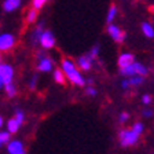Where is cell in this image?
<instances>
[{
	"label": "cell",
	"mask_w": 154,
	"mask_h": 154,
	"mask_svg": "<svg viewBox=\"0 0 154 154\" xmlns=\"http://www.w3.org/2000/svg\"><path fill=\"white\" fill-rule=\"evenodd\" d=\"M107 33H109L110 37H112L116 43H122V42H124L125 33L122 32L119 26L113 25V23H109V26H107Z\"/></svg>",
	"instance_id": "obj_7"
},
{
	"label": "cell",
	"mask_w": 154,
	"mask_h": 154,
	"mask_svg": "<svg viewBox=\"0 0 154 154\" xmlns=\"http://www.w3.org/2000/svg\"><path fill=\"white\" fill-rule=\"evenodd\" d=\"M121 73L124 74V76H144V74L147 73V69L142 63L134 62V63H131L129 66L122 67Z\"/></svg>",
	"instance_id": "obj_2"
},
{
	"label": "cell",
	"mask_w": 154,
	"mask_h": 154,
	"mask_svg": "<svg viewBox=\"0 0 154 154\" xmlns=\"http://www.w3.org/2000/svg\"><path fill=\"white\" fill-rule=\"evenodd\" d=\"M0 63H2V52H0Z\"/></svg>",
	"instance_id": "obj_32"
},
{
	"label": "cell",
	"mask_w": 154,
	"mask_h": 154,
	"mask_svg": "<svg viewBox=\"0 0 154 154\" xmlns=\"http://www.w3.org/2000/svg\"><path fill=\"white\" fill-rule=\"evenodd\" d=\"M142 32H143V35L146 36V37H149V38L154 37V28L149 22L142 23Z\"/></svg>",
	"instance_id": "obj_14"
},
{
	"label": "cell",
	"mask_w": 154,
	"mask_h": 154,
	"mask_svg": "<svg viewBox=\"0 0 154 154\" xmlns=\"http://www.w3.org/2000/svg\"><path fill=\"white\" fill-rule=\"evenodd\" d=\"M43 25H37L35 28V30L32 32V43H38V38H40V35L43 33Z\"/></svg>",
	"instance_id": "obj_15"
},
{
	"label": "cell",
	"mask_w": 154,
	"mask_h": 154,
	"mask_svg": "<svg viewBox=\"0 0 154 154\" xmlns=\"http://www.w3.org/2000/svg\"><path fill=\"white\" fill-rule=\"evenodd\" d=\"M7 151H8V154H25V147H23L22 142L8 140V144H7Z\"/></svg>",
	"instance_id": "obj_9"
},
{
	"label": "cell",
	"mask_w": 154,
	"mask_h": 154,
	"mask_svg": "<svg viewBox=\"0 0 154 154\" xmlns=\"http://www.w3.org/2000/svg\"><path fill=\"white\" fill-rule=\"evenodd\" d=\"M116 15H117V7L113 4V6H110L109 11H107V15H106V21H107V23H112L113 19L116 18Z\"/></svg>",
	"instance_id": "obj_16"
},
{
	"label": "cell",
	"mask_w": 154,
	"mask_h": 154,
	"mask_svg": "<svg viewBox=\"0 0 154 154\" xmlns=\"http://www.w3.org/2000/svg\"><path fill=\"white\" fill-rule=\"evenodd\" d=\"M144 116H151V112H150V110H147V112H144Z\"/></svg>",
	"instance_id": "obj_31"
},
{
	"label": "cell",
	"mask_w": 154,
	"mask_h": 154,
	"mask_svg": "<svg viewBox=\"0 0 154 154\" xmlns=\"http://www.w3.org/2000/svg\"><path fill=\"white\" fill-rule=\"evenodd\" d=\"M132 131L135 132V134H138V135H140L142 134V131H143V125L140 124V122H136V124L132 127Z\"/></svg>",
	"instance_id": "obj_23"
},
{
	"label": "cell",
	"mask_w": 154,
	"mask_h": 154,
	"mask_svg": "<svg viewBox=\"0 0 154 154\" xmlns=\"http://www.w3.org/2000/svg\"><path fill=\"white\" fill-rule=\"evenodd\" d=\"M150 99H151V98H150L149 95H144V96H143V102H144V103H150Z\"/></svg>",
	"instance_id": "obj_27"
},
{
	"label": "cell",
	"mask_w": 154,
	"mask_h": 154,
	"mask_svg": "<svg viewBox=\"0 0 154 154\" xmlns=\"http://www.w3.org/2000/svg\"><path fill=\"white\" fill-rule=\"evenodd\" d=\"M120 120H121V121H125V120H128V114H121Z\"/></svg>",
	"instance_id": "obj_28"
},
{
	"label": "cell",
	"mask_w": 154,
	"mask_h": 154,
	"mask_svg": "<svg viewBox=\"0 0 154 154\" xmlns=\"http://www.w3.org/2000/svg\"><path fill=\"white\" fill-rule=\"evenodd\" d=\"M87 94H88V95H95L96 91L94 90V88H88V90H87Z\"/></svg>",
	"instance_id": "obj_26"
},
{
	"label": "cell",
	"mask_w": 154,
	"mask_h": 154,
	"mask_svg": "<svg viewBox=\"0 0 154 154\" xmlns=\"http://www.w3.org/2000/svg\"><path fill=\"white\" fill-rule=\"evenodd\" d=\"M37 83V77H32V81H30V88H35V84Z\"/></svg>",
	"instance_id": "obj_25"
},
{
	"label": "cell",
	"mask_w": 154,
	"mask_h": 154,
	"mask_svg": "<svg viewBox=\"0 0 154 154\" xmlns=\"http://www.w3.org/2000/svg\"><path fill=\"white\" fill-rule=\"evenodd\" d=\"M62 72L65 73V77L69 79V81L76 85H84V79L80 74V72L77 70V66L72 59L69 58H63L62 59Z\"/></svg>",
	"instance_id": "obj_1"
},
{
	"label": "cell",
	"mask_w": 154,
	"mask_h": 154,
	"mask_svg": "<svg viewBox=\"0 0 154 154\" xmlns=\"http://www.w3.org/2000/svg\"><path fill=\"white\" fill-rule=\"evenodd\" d=\"M36 19H37V10L30 8L26 14V22L28 23H35Z\"/></svg>",
	"instance_id": "obj_17"
},
{
	"label": "cell",
	"mask_w": 154,
	"mask_h": 154,
	"mask_svg": "<svg viewBox=\"0 0 154 154\" xmlns=\"http://www.w3.org/2000/svg\"><path fill=\"white\" fill-rule=\"evenodd\" d=\"M17 40L14 37V35L11 33H3L0 35V52H7L10 50H13L14 45H15Z\"/></svg>",
	"instance_id": "obj_3"
},
{
	"label": "cell",
	"mask_w": 154,
	"mask_h": 154,
	"mask_svg": "<svg viewBox=\"0 0 154 154\" xmlns=\"http://www.w3.org/2000/svg\"><path fill=\"white\" fill-rule=\"evenodd\" d=\"M21 3H22V0H4L3 10L6 13H13V11L19 8Z\"/></svg>",
	"instance_id": "obj_11"
},
{
	"label": "cell",
	"mask_w": 154,
	"mask_h": 154,
	"mask_svg": "<svg viewBox=\"0 0 154 154\" xmlns=\"http://www.w3.org/2000/svg\"><path fill=\"white\" fill-rule=\"evenodd\" d=\"M4 90H6L7 96H10V98H13V96L17 94V88H15V85H14L13 83L4 84Z\"/></svg>",
	"instance_id": "obj_19"
},
{
	"label": "cell",
	"mask_w": 154,
	"mask_h": 154,
	"mask_svg": "<svg viewBox=\"0 0 154 154\" xmlns=\"http://www.w3.org/2000/svg\"><path fill=\"white\" fill-rule=\"evenodd\" d=\"M10 135H11V134H8L7 131L0 132V147H2L3 144L8 143V140H10Z\"/></svg>",
	"instance_id": "obj_20"
},
{
	"label": "cell",
	"mask_w": 154,
	"mask_h": 154,
	"mask_svg": "<svg viewBox=\"0 0 154 154\" xmlns=\"http://www.w3.org/2000/svg\"><path fill=\"white\" fill-rule=\"evenodd\" d=\"M98 52H99V48H98V47H94L92 50H91V52H90V55H88V57H90L91 59H94V58L98 55Z\"/></svg>",
	"instance_id": "obj_24"
},
{
	"label": "cell",
	"mask_w": 154,
	"mask_h": 154,
	"mask_svg": "<svg viewBox=\"0 0 154 154\" xmlns=\"http://www.w3.org/2000/svg\"><path fill=\"white\" fill-rule=\"evenodd\" d=\"M139 139V135L135 134L132 129H124V131L120 132V142H121L122 146H131L135 144Z\"/></svg>",
	"instance_id": "obj_4"
},
{
	"label": "cell",
	"mask_w": 154,
	"mask_h": 154,
	"mask_svg": "<svg viewBox=\"0 0 154 154\" xmlns=\"http://www.w3.org/2000/svg\"><path fill=\"white\" fill-rule=\"evenodd\" d=\"M134 62H135V58H134V55L129 54V52H124V54H121V55H120V58H119V66H120V69L129 66V65L134 63Z\"/></svg>",
	"instance_id": "obj_10"
},
{
	"label": "cell",
	"mask_w": 154,
	"mask_h": 154,
	"mask_svg": "<svg viewBox=\"0 0 154 154\" xmlns=\"http://www.w3.org/2000/svg\"><path fill=\"white\" fill-rule=\"evenodd\" d=\"M91 61H92V59H91L88 55H87V57H80L77 59V66H80L83 70H88L91 67Z\"/></svg>",
	"instance_id": "obj_12"
},
{
	"label": "cell",
	"mask_w": 154,
	"mask_h": 154,
	"mask_svg": "<svg viewBox=\"0 0 154 154\" xmlns=\"http://www.w3.org/2000/svg\"><path fill=\"white\" fill-rule=\"evenodd\" d=\"M0 77L3 79L4 84L13 83L14 79V69L8 63H0Z\"/></svg>",
	"instance_id": "obj_6"
},
{
	"label": "cell",
	"mask_w": 154,
	"mask_h": 154,
	"mask_svg": "<svg viewBox=\"0 0 154 154\" xmlns=\"http://www.w3.org/2000/svg\"><path fill=\"white\" fill-rule=\"evenodd\" d=\"M54 79H55V81L59 84H65V81H66L65 73L62 70H59V69H57V70L54 72Z\"/></svg>",
	"instance_id": "obj_18"
},
{
	"label": "cell",
	"mask_w": 154,
	"mask_h": 154,
	"mask_svg": "<svg viewBox=\"0 0 154 154\" xmlns=\"http://www.w3.org/2000/svg\"><path fill=\"white\" fill-rule=\"evenodd\" d=\"M48 0H32V8L35 10H40L44 7V4L47 3Z\"/></svg>",
	"instance_id": "obj_22"
},
{
	"label": "cell",
	"mask_w": 154,
	"mask_h": 154,
	"mask_svg": "<svg viewBox=\"0 0 154 154\" xmlns=\"http://www.w3.org/2000/svg\"><path fill=\"white\" fill-rule=\"evenodd\" d=\"M153 11H154V6H153Z\"/></svg>",
	"instance_id": "obj_33"
},
{
	"label": "cell",
	"mask_w": 154,
	"mask_h": 154,
	"mask_svg": "<svg viewBox=\"0 0 154 154\" xmlns=\"http://www.w3.org/2000/svg\"><path fill=\"white\" fill-rule=\"evenodd\" d=\"M2 88H4V81H3V79L0 77V90H2Z\"/></svg>",
	"instance_id": "obj_29"
},
{
	"label": "cell",
	"mask_w": 154,
	"mask_h": 154,
	"mask_svg": "<svg viewBox=\"0 0 154 154\" xmlns=\"http://www.w3.org/2000/svg\"><path fill=\"white\" fill-rule=\"evenodd\" d=\"M19 127H21V124L13 117V119H10L8 122H7V132H8V134H15L19 129Z\"/></svg>",
	"instance_id": "obj_13"
},
{
	"label": "cell",
	"mask_w": 154,
	"mask_h": 154,
	"mask_svg": "<svg viewBox=\"0 0 154 154\" xmlns=\"http://www.w3.org/2000/svg\"><path fill=\"white\" fill-rule=\"evenodd\" d=\"M128 81V85H139V84L143 81V77L142 76H132V79H129Z\"/></svg>",
	"instance_id": "obj_21"
},
{
	"label": "cell",
	"mask_w": 154,
	"mask_h": 154,
	"mask_svg": "<svg viewBox=\"0 0 154 154\" xmlns=\"http://www.w3.org/2000/svg\"><path fill=\"white\" fill-rule=\"evenodd\" d=\"M2 127H3V117L0 116V128H2Z\"/></svg>",
	"instance_id": "obj_30"
},
{
	"label": "cell",
	"mask_w": 154,
	"mask_h": 154,
	"mask_svg": "<svg viewBox=\"0 0 154 154\" xmlns=\"http://www.w3.org/2000/svg\"><path fill=\"white\" fill-rule=\"evenodd\" d=\"M38 43L42 44L43 48L48 50V48H52L55 45V37L52 35L51 30H43V33L40 35V38H38Z\"/></svg>",
	"instance_id": "obj_5"
},
{
	"label": "cell",
	"mask_w": 154,
	"mask_h": 154,
	"mask_svg": "<svg viewBox=\"0 0 154 154\" xmlns=\"http://www.w3.org/2000/svg\"><path fill=\"white\" fill-rule=\"evenodd\" d=\"M54 66L52 61L48 57H44L43 54H38V62H37V69L40 72H50Z\"/></svg>",
	"instance_id": "obj_8"
}]
</instances>
